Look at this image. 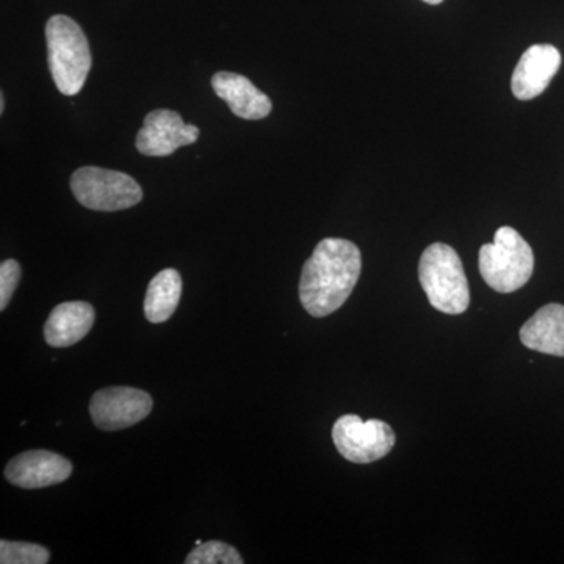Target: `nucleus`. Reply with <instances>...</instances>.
I'll return each instance as SVG.
<instances>
[{"instance_id":"f257e3e1","label":"nucleus","mask_w":564,"mask_h":564,"mask_svg":"<svg viewBox=\"0 0 564 564\" xmlns=\"http://www.w3.org/2000/svg\"><path fill=\"white\" fill-rule=\"evenodd\" d=\"M361 251L350 240L323 239L303 267L300 302L313 317L336 313L361 276Z\"/></svg>"},{"instance_id":"f03ea898","label":"nucleus","mask_w":564,"mask_h":564,"mask_svg":"<svg viewBox=\"0 0 564 564\" xmlns=\"http://www.w3.org/2000/svg\"><path fill=\"white\" fill-rule=\"evenodd\" d=\"M47 62L52 79L62 95L74 96L84 88L91 69L87 36L76 21L55 14L46 24Z\"/></svg>"},{"instance_id":"7ed1b4c3","label":"nucleus","mask_w":564,"mask_h":564,"mask_svg":"<svg viewBox=\"0 0 564 564\" xmlns=\"http://www.w3.org/2000/svg\"><path fill=\"white\" fill-rule=\"evenodd\" d=\"M419 278L429 302L444 314L466 313L470 303L469 284L458 252L445 243H433L423 251Z\"/></svg>"},{"instance_id":"20e7f679","label":"nucleus","mask_w":564,"mask_h":564,"mask_svg":"<svg viewBox=\"0 0 564 564\" xmlns=\"http://www.w3.org/2000/svg\"><path fill=\"white\" fill-rule=\"evenodd\" d=\"M480 273L486 284L499 293L524 288L534 270L532 247L510 226L497 229L492 243L480 248Z\"/></svg>"},{"instance_id":"39448f33","label":"nucleus","mask_w":564,"mask_h":564,"mask_svg":"<svg viewBox=\"0 0 564 564\" xmlns=\"http://www.w3.org/2000/svg\"><path fill=\"white\" fill-rule=\"evenodd\" d=\"M69 184L77 202L91 210L131 209L143 199V191L132 176L99 166H82Z\"/></svg>"},{"instance_id":"423d86ee","label":"nucleus","mask_w":564,"mask_h":564,"mask_svg":"<svg viewBox=\"0 0 564 564\" xmlns=\"http://www.w3.org/2000/svg\"><path fill=\"white\" fill-rule=\"evenodd\" d=\"M333 441L347 462L369 464L392 451L395 433L391 425L378 419L362 421L359 415L345 414L334 423Z\"/></svg>"},{"instance_id":"0eeeda50","label":"nucleus","mask_w":564,"mask_h":564,"mask_svg":"<svg viewBox=\"0 0 564 564\" xmlns=\"http://www.w3.org/2000/svg\"><path fill=\"white\" fill-rule=\"evenodd\" d=\"M151 395L129 386L101 389L91 397L93 422L104 432H118L144 421L151 414Z\"/></svg>"},{"instance_id":"6e6552de","label":"nucleus","mask_w":564,"mask_h":564,"mask_svg":"<svg viewBox=\"0 0 564 564\" xmlns=\"http://www.w3.org/2000/svg\"><path fill=\"white\" fill-rule=\"evenodd\" d=\"M198 137L199 129L185 124L180 113L159 109L144 118L143 128L137 133L135 147L143 155L165 158L182 147L195 143Z\"/></svg>"},{"instance_id":"1a4fd4ad","label":"nucleus","mask_w":564,"mask_h":564,"mask_svg":"<svg viewBox=\"0 0 564 564\" xmlns=\"http://www.w3.org/2000/svg\"><path fill=\"white\" fill-rule=\"evenodd\" d=\"M73 474V464L65 456L50 451H29L14 456L6 467L11 485L24 489L47 488L63 484Z\"/></svg>"},{"instance_id":"9d476101","label":"nucleus","mask_w":564,"mask_h":564,"mask_svg":"<svg viewBox=\"0 0 564 564\" xmlns=\"http://www.w3.org/2000/svg\"><path fill=\"white\" fill-rule=\"evenodd\" d=\"M562 66V54L552 44H534L522 54L516 66L511 90L519 101L543 95Z\"/></svg>"},{"instance_id":"9b49d317","label":"nucleus","mask_w":564,"mask_h":564,"mask_svg":"<svg viewBox=\"0 0 564 564\" xmlns=\"http://www.w3.org/2000/svg\"><path fill=\"white\" fill-rule=\"evenodd\" d=\"M212 88L218 98L228 104L232 113L242 120H263L272 113L273 104L269 96L240 74L221 70L212 77Z\"/></svg>"},{"instance_id":"f8f14e48","label":"nucleus","mask_w":564,"mask_h":564,"mask_svg":"<svg viewBox=\"0 0 564 564\" xmlns=\"http://www.w3.org/2000/svg\"><path fill=\"white\" fill-rule=\"evenodd\" d=\"M95 307L87 302H68L52 310L44 325V339L55 348L76 345L95 325Z\"/></svg>"},{"instance_id":"ddd939ff","label":"nucleus","mask_w":564,"mask_h":564,"mask_svg":"<svg viewBox=\"0 0 564 564\" xmlns=\"http://www.w3.org/2000/svg\"><path fill=\"white\" fill-rule=\"evenodd\" d=\"M522 344L530 350L564 358V306L545 304L522 326Z\"/></svg>"},{"instance_id":"4468645a","label":"nucleus","mask_w":564,"mask_h":564,"mask_svg":"<svg viewBox=\"0 0 564 564\" xmlns=\"http://www.w3.org/2000/svg\"><path fill=\"white\" fill-rule=\"evenodd\" d=\"M182 296V278L174 269L162 270L148 285L144 315L151 323H163L176 313Z\"/></svg>"},{"instance_id":"2eb2a0df","label":"nucleus","mask_w":564,"mask_h":564,"mask_svg":"<svg viewBox=\"0 0 564 564\" xmlns=\"http://www.w3.org/2000/svg\"><path fill=\"white\" fill-rule=\"evenodd\" d=\"M51 554L40 544L21 541H0V563L2 564H46Z\"/></svg>"},{"instance_id":"dca6fc26","label":"nucleus","mask_w":564,"mask_h":564,"mask_svg":"<svg viewBox=\"0 0 564 564\" xmlns=\"http://www.w3.org/2000/svg\"><path fill=\"white\" fill-rule=\"evenodd\" d=\"M185 564H242V555L239 554L232 545L220 543V541H209L196 545L193 549Z\"/></svg>"},{"instance_id":"f3484780","label":"nucleus","mask_w":564,"mask_h":564,"mask_svg":"<svg viewBox=\"0 0 564 564\" xmlns=\"http://www.w3.org/2000/svg\"><path fill=\"white\" fill-rule=\"evenodd\" d=\"M21 280V265L14 259H7L0 265V311H6L11 296Z\"/></svg>"},{"instance_id":"a211bd4d","label":"nucleus","mask_w":564,"mask_h":564,"mask_svg":"<svg viewBox=\"0 0 564 564\" xmlns=\"http://www.w3.org/2000/svg\"><path fill=\"white\" fill-rule=\"evenodd\" d=\"M3 110H6V96L0 95V113H3Z\"/></svg>"},{"instance_id":"6ab92c4d","label":"nucleus","mask_w":564,"mask_h":564,"mask_svg":"<svg viewBox=\"0 0 564 564\" xmlns=\"http://www.w3.org/2000/svg\"><path fill=\"white\" fill-rule=\"evenodd\" d=\"M425 3H430V6H440V3H443V0H423Z\"/></svg>"}]
</instances>
